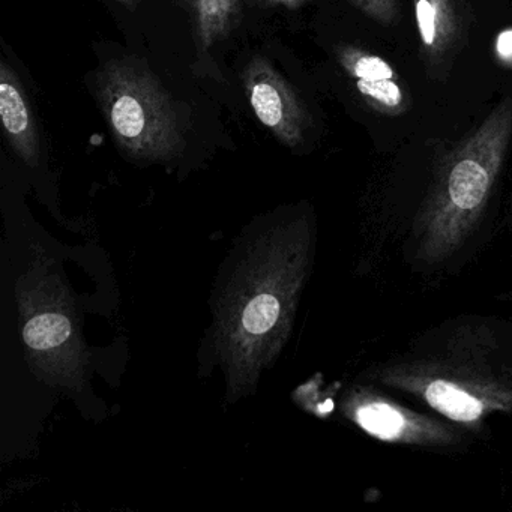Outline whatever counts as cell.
Listing matches in <instances>:
<instances>
[{"label":"cell","instance_id":"6da1fadb","mask_svg":"<svg viewBox=\"0 0 512 512\" xmlns=\"http://www.w3.org/2000/svg\"><path fill=\"white\" fill-rule=\"evenodd\" d=\"M511 142L508 97L434 163L415 202L365 226L358 271L419 290L466 272L499 232L493 200Z\"/></svg>","mask_w":512,"mask_h":512},{"label":"cell","instance_id":"7a4b0ae2","mask_svg":"<svg viewBox=\"0 0 512 512\" xmlns=\"http://www.w3.org/2000/svg\"><path fill=\"white\" fill-rule=\"evenodd\" d=\"M358 379L487 439L491 418L512 416V319L455 314L413 335Z\"/></svg>","mask_w":512,"mask_h":512},{"label":"cell","instance_id":"3957f363","mask_svg":"<svg viewBox=\"0 0 512 512\" xmlns=\"http://www.w3.org/2000/svg\"><path fill=\"white\" fill-rule=\"evenodd\" d=\"M95 97L119 149L136 160L172 158L185 145L175 103L145 62H107L95 76Z\"/></svg>","mask_w":512,"mask_h":512},{"label":"cell","instance_id":"277c9868","mask_svg":"<svg viewBox=\"0 0 512 512\" xmlns=\"http://www.w3.org/2000/svg\"><path fill=\"white\" fill-rule=\"evenodd\" d=\"M341 412L347 421L379 442L433 454H466L478 437L455 422L407 406L391 391L358 379L344 392Z\"/></svg>","mask_w":512,"mask_h":512},{"label":"cell","instance_id":"5b68a950","mask_svg":"<svg viewBox=\"0 0 512 512\" xmlns=\"http://www.w3.org/2000/svg\"><path fill=\"white\" fill-rule=\"evenodd\" d=\"M245 95L251 109L272 136L287 148L304 142L311 115L301 95L262 56H254L242 71Z\"/></svg>","mask_w":512,"mask_h":512},{"label":"cell","instance_id":"8992f818","mask_svg":"<svg viewBox=\"0 0 512 512\" xmlns=\"http://www.w3.org/2000/svg\"><path fill=\"white\" fill-rule=\"evenodd\" d=\"M337 58L356 91L374 112L401 116L409 110V94L397 71L382 56L355 46H341Z\"/></svg>","mask_w":512,"mask_h":512},{"label":"cell","instance_id":"52a82bcc","mask_svg":"<svg viewBox=\"0 0 512 512\" xmlns=\"http://www.w3.org/2000/svg\"><path fill=\"white\" fill-rule=\"evenodd\" d=\"M0 118L14 152L29 166H37L40 158L37 118L22 82L7 61L0 64Z\"/></svg>","mask_w":512,"mask_h":512},{"label":"cell","instance_id":"ba28073f","mask_svg":"<svg viewBox=\"0 0 512 512\" xmlns=\"http://www.w3.org/2000/svg\"><path fill=\"white\" fill-rule=\"evenodd\" d=\"M425 62L439 67L451 56L460 35L454 0H413Z\"/></svg>","mask_w":512,"mask_h":512},{"label":"cell","instance_id":"9c48e42d","mask_svg":"<svg viewBox=\"0 0 512 512\" xmlns=\"http://www.w3.org/2000/svg\"><path fill=\"white\" fill-rule=\"evenodd\" d=\"M187 13L200 52L232 37L242 22L241 0H175Z\"/></svg>","mask_w":512,"mask_h":512},{"label":"cell","instance_id":"30bf717a","mask_svg":"<svg viewBox=\"0 0 512 512\" xmlns=\"http://www.w3.org/2000/svg\"><path fill=\"white\" fill-rule=\"evenodd\" d=\"M71 335V323L58 313H43L32 317L23 329L26 344L35 352H49L67 343Z\"/></svg>","mask_w":512,"mask_h":512},{"label":"cell","instance_id":"8fae6325","mask_svg":"<svg viewBox=\"0 0 512 512\" xmlns=\"http://www.w3.org/2000/svg\"><path fill=\"white\" fill-rule=\"evenodd\" d=\"M281 314V302L274 293H259L254 296L241 316V328L247 337H263L277 325Z\"/></svg>","mask_w":512,"mask_h":512},{"label":"cell","instance_id":"7c38bea8","mask_svg":"<svg viewBox=\"0 0 512 512\" xmlns=\"http://www.w3.org/2000/svg\"><path fill=\"white\" fill-rule=\"evenodd\" d=\"M353 7L358 8L368 19L383 26H391L400 17L398 0H347Z\"/></svg>","mask_w":512,"mask_h":512},{"label":"cell","instance_id":"4fadbf2b","mask_svg":"<svg viewBox=\"0 0 512 512\" xmlns=\"http://www.w3.org/2000/svg\"><path fill=\"white\" fill-rule=\"evenodd\" d=\"M494 52H496V58L499 59L500 64L512 68V28L503 29L497 35Z\"/></svg>","mask_w":512,"mask_h":512},{"label":"cell","instance_id":"5bb4252c","mask_svg":"<svg viewBox=\"0 0 512 512\" xmlns=\"http://www.w3.org/2000/svg\"><path fill=\"white\" fill-rule=\"evenodd\" d=\"M260 5L265 8H287V10H299L311 0H251V4Z\"/></svg>","mask_w":512,"mask_h":512},{"label":"cell","instance_id":"9a60e30c","mask_svg":"<svg viewBox=\"0 0 512 512\" xmlns=\"http://www.w3.org/2000/svg\"><path fill=\"white\" fill-rule=\"evenodd\" d=\"M113 2H118V4L125 5V7L133 10V8H136L142 0H113Z\"/></svg>","mask_w":512,"mask_h":512}]
</instances>
